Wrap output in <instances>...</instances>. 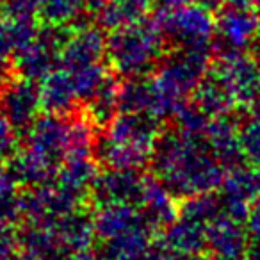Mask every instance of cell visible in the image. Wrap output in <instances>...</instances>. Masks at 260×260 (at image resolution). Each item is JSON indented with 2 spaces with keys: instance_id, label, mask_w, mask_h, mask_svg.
Listing matches in <instances>:
<instances>
[{
  "instance_id": "obj_1",
  "label": "cell",
  "mask_w": 260,
  "mask_h": 260,
  "mask_svg": "<svg viewBox=\"0 0 260 260\" xmlns=\"http://www.w3.org/2000/svg\"><path fill=\"white\" fill-rule=\"evenodd\" d=\"M150 162L155 178L182 200L214 192L226 175V168L210 152L205 134H189L178 128L159 136Z\"/></svg>"
},
{
  "instance_id": "obj_2",
  "label": "cell",
  "mask_w": 260,
  "mask_h": 260,
  "mask_svg": "<svg viewBox=\"0 0 260 260\" xmlns=\"http://www.w3.org/2000/svg\"><path fill=\"white\" fill-rule=\"evenodd\" d=\"M160 119L143 112L114 116L109 128L94 143V157L105 168L139 170L152 159L153 146L160 136Z\"/></svg>"
},
{
  "instance_id": "obj_3",
  "label": "cell",
  "mask_w": 260,
  "mask_h": 260,
  "mask_svg": "<svg viewBox=\"0 0 260 260\" xmlns=\"http://www.w3.org/2000/svg\"><path fill=\"white\" fill-rule=\"evenodd\" d=\"M166 36L157 20H143L121 29L111 30L107 38V61L116 73L126 77H145L160 64Z\"/></svg>"
},
{
  "instance_id": "obj_4",
  "label": "cell",
  "mask_w": 260,
  "mask_h": 260,
  "mask_svg": "<svg viewBox=\"0 0 260 260\" xmlns=\"http://www.w3.org/2000/svg\"><path fill=\"white\" fill-rule=\"evenodd\" d=\"M210 70V48H182L164 54L153 77L164 96L177 107L196 89ZM173 111V112H175Z\"/></svg>"
},
{
  "instance_id": "obj_5",
  "label": "cell",
  "mask_w": 260,
  "mask_h": 260,
  "mask_svg": "<svg viewBox=\"0 0 260 260\" xmlns=\"http://www.w3.org/2000/svg\"><path fill=\"white\" fill-rule=\"evenodd\" d=\"M155 20L166 40L182 48H210L216 38V16L205 4L185 2L162 8Z\"/></svg>"
},
{
  "instance_id": "obj_6",
  "label": "cell",
  "mask_w": 260,
  "mask_h": 260,
  "mask_svg": "<svg viewBox=\"0 0 260 260\" xmlns=\"http://www.w3.org/2000/svg\"><path fill=\"white\" fill-rule=\"evenodd\" d=\"M68 34L70 30L62 27L47 25V23L40 27L36 38L15 54L13 64L18 77L27 80H41L57 66H61L62 47Z\"/></svg>"
},
{
  "instance_id": "obj_7",
  "label": "cell",
  "mask_w": 260,
  "mask_h": 260,
  "mask_svg": "<svg viewBox=\"0 0 260 260\" xmlns=\"http://www.w3.org/2000/svg\"><path fill=\"white\" fill-rule=\"evenodd\" d=\"M210 72L226 84L237 104L248 105L249 100L260 93V66L248 52H219L217 59L210 64Z\"/></svg>"
},
{
  "instance_id": "obj_8",
  "label": "cell",
  "mask_w": 260,
  "mask_h": 260,
  "mask_svg": "<svg viewBox=\"0 0 260 260\" xmlns=\"http://www.w3.org/2000/svg\"><path fill=\"white\" fill-rule=\"evenodd\" d=\"M223 214L239 221H246L251 207L260 202V168L251 164L235 166L224 175L221 184Z\"/></svg>"
},
{
  "instance_id": "obj_9",
  "label": "cell",
  "mask_w": 260,
  "mask_h": 260,
  "mask_svg": "<svg viewBox=\"0 0 260 260\" xmlns=\"http://www.w3.org/2000/svg\"><path fill=\"white\" fill-rule=\"evenodd\" d=\"M41 109L40 87L34 86V80L18 77L0 86V114L16 132H27L40 118Z\"/></svg>"
},
{
  "instance_id": "obj_10",
  "label": "cell",
  "mask_w": 260,
  "mask_h": 260,
  "mask_svg": "<svg viewBox=\"0 0 260 260\" xmlns=\"http://www.w3.org/2000/svg\"><path fill=\"white\" fill-rule=\"evenodd\" d=\"M145 180L138 170H118L107 168L105 173L96 175L91 187L89 198L96 207L109 205H134L141 202Z\"/></svg>"
},
{
  "instance_id": "obj_11",
  "label": "cell",
  "mask_w": 260,
  "mask_h": 260,
  "mask_svg": "<svg viewBox=\"0 0 260 260\" xmlns=\"http://www.w3.org/2000/svg\"><path fill=\"white\" fill-rule=\"evenodd\" d=\"M258 15L255 9L226 6L216 16V38L221 52H246L253 47L258 32Z\"/></svg>"
},
{
  "instance_id": "obj_12",
  "label": "cell",
  "mask_w": 260,
  "mask_h": 260,
  "mask_svg": "<svg viewBox=\"0 0 260 260\" xmlns=\"http://www.w3.org/2000/svg\"><path fill=\"white\" fill-rule=\"evenodd\" d=\"M119 111L143 112L153 118L173 116L175 107L164 96L155 79L148 77H130L125 84H119Z\"/></svg>"
},
{
  "instance_id": "obj_13",
  "label": "cell",
  "mask_w": 260,
  "mask_h": 260,
  "mask_svg": "<svg viewBox=\"0 0 260 260\" xmlns=\"http://www.w3.org/2000/svg\"><path fill=\"white\" fill-rule=\"evenodd\" d=\"M249 244L246 224L226 214H219L207 228V255L210 260L244 258Z\"/></svg>"
},
{
  "instance_id": "obj_14",
  "label": "cell",
  "mask_w": 260,
  "mask_h": 260,
  "mask_svg": "<svg viewBox=\"0 0 260 260\" xmlns=\"http://www.w3.org/2000/svg\"><path fill=\"white\" fill-rule=\"evenodd\" d=\"M104 55H107V40L102 32V27L80 25L70 30L66 38L61 66H64L66 70L84 68L102 62Z\"/></svg>"
},
{
  "instance_id": "obj_15",
  "label": "cell",
  "mask_w": 260,
  "mask_h": 260,
  "mask_svg": "<svg viewBox=\"0 0 260 260\" xmlns=\"http://www.w3.org/2000/svg\"><path fill=\"white\" fill-rule=\"evenodd\" d=\"M153 232L150 224H143L112 237L96 239L93 260H143L152 246Z\"/></svg>"
},
{
  "instance_id": "obj_16",
  "label": "cell",
  "mask_w": 260,
  "mask_h": 260,
  "mask_svg": "<svg viewBox=\"0 0 260 260\" xmlns=\"http://www.w3.org/2000/svg\"><path fill=\"white\" fill-rule=\"evenodd\" d=\"M239 121L232 114L212 118L205 130V139L210 152L226 170L244 164L241 139H239Z\"/></svg>"
},
{
  "instance_id": "obj_17",
  "label": "cell",
  "mask_w": 260,
  "mask_h": 260,
  "mask_svg": "<svg viewBox=\"0 0 260 260\" xmlns=\"http://www.w3.org/2000/svg\"><path fill=\"white\" fill-rule=\"evenodd\" d=\"M96 175L89 150H72L59 166L54 182L79 202L89 196Z\"/></svg>"
},
{
  "instance_id": "obj_18",
  "label": "cell",
  "mask_w": 260,
  "mask_h": 260,
  "mask_svg": "<svg viewBox=\"0 0 260 260\" xmlns=\"http://www.w3.org/2000/svg\"><path fill=\"white\" fill-rule=\"evenodd\" d=\"M40 96L43 111L57 116H64L72 112V109L75 107L77 100H79L72 75L62 66H57L54 72H50L47 77L41 79Z\"/></svg>"
},
{
  "instance_id": "obj_19",
  "label": "cell",
  "mask_w": 260,
  "mask_h": 260,
  "mask_svg": "<svg viewBox=\"0 0 260 260\" xmlns=\"http://www.w3.org/2000/svg\"><path fill=\"white\" fill-rule=\"evenodd\" d=\"M175 198L177 196L159 178H146L145 180V189H143L141 202L138 207H141L143 216L152 224L153 230L166 228L171 221L177 219L178 205Z\"/></svg>"
},
{
  "instance_id": "obj_20",
  "label": "cell",
  "mask_w": 260,
  "mask_h": 260,
  "mask_svg": "<svg viewBox=\"0 0 260 260\" xmlns=\"http://www.w3.org/2000/svg\"><path fill=\"white\" fill-rule=\"evenodd\" d=\"M153 0H100L94 8L98 27L116 30L146 20Z\"/></svg>"
},
{
  "instance_id": "obj_21",
  "label": "cell",
  "mask_w": 260,
  "mask_h": 260,
  "mask_svg": "<svg viewBox=\"0 0 260 260\" xmlns=\"http://www.w3.org/2000/svg\"><path fill=\"white\" fill-rule=\"evenodd\" d=\"M191 100L209 116L210 119L217 118V116L232 114L237 105V100L234 98V94L230 93V89L226 87V84L209 70L207 75L200 80V84L196 86V89L192 91Z\"/></svg>"
},
{
  "instance_id": "obj_22",
  "label": "cell",
  "mask_w": 260,
  "mask_h": 260,
  "mask_svg": "<svg viewBox=\"0 0 260 260\" xmlns=\"http://www.w3.org/2000/svg\"><path fill=\"white\" fill-rule=\"evenodd\" d=\"M207 228L209 226L203 223L177 216V219L164 228L160 241L175 251L207 255Z\"/></svg>"
},
{
  "instance_id": "obj_23",
  "label": "cell",
  "mask_w": 260,
  "mask_h": 260,
  "mask_svg": "<svg viewBox=\"0 0 260 260\" xmlns=\"http://www.w3.org/2000/svg\"><path fill=\"white\" fill-rule=\"evenodd\" d=\"M87 8L86 0H45L40 16L47 25L68 29L80 22Z\"/></svg>"
},
{
  "instance_id": "obj_24",
  "label": "cell",
  "mask_w": 260,
  "mask_h": 260,
  "mask_svg": "<svg viewBox=\"0 0 260 260\" xmlns=\"http://www.w3.org/2000/svg\"><path fill=\"white\" fill-rule=\"evenodd\" d=\"M239 139H241L244 162L260 168V121L251 116L239 121Z\"/></svg>"
},
{
  "instance_id": "obj_25",
  "label": "cell",
  "mask_w": 260,
  "mask_h": 260,
  "mask_svg": "<svg viewBox=\"0 0 260 260\" xmlns=\"http://www.w3.org/2000/svg\"><path fill=\"white\" fill-rule=\"evenodd\" d=\"M16 134L18 132L13 128L11 123L0 114V164L11 159L16 150H18V146H16Z\"/></svg>"
},
{
  "instance_id": "obj_26",
  "label": "cell",
  "mask_w": 260,
  "mask_h": 260,
  "mask_svg": "<svg viewBox=\"0 0 260 260\" xmlns=\"http://www.w3.org/2000/svg\"><path fill=\"white\" fill-rule=\"evenodd\" d=\"M15 43H13L8 22H0V79L4 77L8 66L15 59Z\"/></svg>"
},
{
  "instance_id": "obj_27",
  "label": "cell",
  "mask_w": 260,
  "mask_h": 260,
  "mask_svg": "<svg viewBox=\"0 0 260 260\" xmlns=\"http://www.w3.org/2000/svg\"><path fill=\"white\" fill-rule=\"evenodd\" d=\"M45 0H8L6 11L9 16H34L41 11Z\"/></svg>"
},
{
  "instance_id": "obj_28",
  "label": "cell",
  "mask_w": 260,
  "mask_h": 260,
  "mask_svg": "<svg viewBox=\"0 0 260 260\" xmlns=\"http://www.w3.org/2000/svg\"><path fill=\"white\" fill-rule=\"evenodd\" d=\"M16 246H18V232H15V226L0 224V260L15 255Z\"/></svg>"
},
{
  "instance_id": "obj_29",
  "label": "cell",
  "mask_w": 260,
  "mask_h": 260,
  "mask_svg": "<svg viewBox=\"0 0 260 260\" xmlns=\"http://www.w3.org/2000/svg\"><path fill=\"white\" fill-rule=\"evenodd\" d=\"M246 230L249 235V242L251 244H260V202H256L251 207L248 217H246Z\"/></svg>"
},
{
  "instance_id": "obj_30",
  "label": "cell",
  "mask_w": 260,
  "mask_h": 260,
  "mask_svg": "<svg viewBox=\"0 0 260 260\" xmlns=\"http://www.w3.org/2000/svg\"><path fill=\"white\" fill-rule=\"evenodd\" d=\"M16 185L18 182L15 180L13 173L9 171V168L0 166V198H6V196H15L16 194Z\"/></svg>"
},
{
  "instance_id": "obj_31",
  "label": "cell",
  "mask_w": 260,
  "mask_h": 260,
  "mask_svg": "<svg viewBox=\"0 0 260 260\" xmlns=\"http://www.w3.org/2000/svg\"><path fill=\"white\" fill-rule=\"evenodd\" d=\"M248 107V114L251 116L253 119L260 121V93H256L255 96L249 100V104L246 105Z\"/></svg>"
},
{
  "instance_id": "obj_32",
  "label": "cell",
  "mask_w": 260,
  "mask_h": 260,
  "mask_svg": "<svg viewBox=\"0 0 260 260\" xmlns=\"http://www.w3.org/2000/svg\"><path fill=\"white\" fill-rule=\"evenodd\" d=\"M160 4L164 8H173V6H178V4H185V2H196V4H205V6H210L217 0H159Z\"/></svg>"
},
{
  "instance_id": "obj_33",
  "label": "cell",
  "mask_w": 260,
  "mask_h": 260,
  "mask_svg": "<svg viewBox=\"0 0 260 260\" xmlns=\"http://www.w3.org/2000/svg\"><path fill=\"white\" fill-rule=\"evenodd\" d=\"M244 260H260V244H249Z\"/></svg>"
},
{
  "instance_id": "obj_34",
  "label": "cell",
  "mask_w": 260,
  "mask_h": 260,
  "mask_svg": "<svg viewBox=\"0 0 260 260\" xmlns=\"http://www.w3.org/2000/svg\"><path fill=\"white\" fill-rule=\"evenodd\" d=\"M226 6H237V8H249L253 6V0H221Z\"/></svg>"
},
{
  "instance_id": "obj_35",
  "label": "cell",
  "mask_w": 260,
  "mask_h": 260,
  "mask_svg": "<svg viewBox=\"0 0 260 260\" xmlns=\"http://www.w3.org/2000/svg\"><path fill=\"white\" fill-rule=\"evenodd\" d=\"M253 57L256 59V62L260 66V27H258V32H256L255 43H253Z\"/></svg>"
},
{
  "instance_id": "obj_36",
  "label": "cell",
  "mask_w": 260,
  "mask_h": 260,
  "mask_svg": "<svg viewBox=\"0 0 260 260\" xmlns=\"http://www.w3.org/2000/svg\"><path fill=\"white\" fill-rule=\"evenodd\" d=\"M253 9L256 11V15H260V0H253Z\"/></svg>"
},
{
  "instance_id": "obj_37",
  "label": "cell",
  "mask_w": 260,
  "mask_h": 260,
  "mask_svg": "<svg viewBox=\"0 0 260 260\" xmlns=\"http://www.w3.org/2000/svg\"><path fill=\"white\" fill-rule=\"evenodd\" d=\"M6 6H8V0H0V15L6 11Z\"/></svg>"
},
{
  "instance_id": "obj_38",
  "label": "cell",
  "mask_w": 260,
  "mask_h": 260,
  "mask_svg": "<svg viewBox=\"0 0 260 260\" xmlns=\"http://www.w3.org/2000/svg\"><path fill=\"white\" fill-rule=\"evenodd\" d=\"M86 2H87V6H89V8H96V4H98V2H100V0H86Z\"/></svg>"
},
{
  "instance_id": "obj_39",
  "label": "cell",
  "mask_w": 260,
  "mask_h": 260,
  "mask_svg": "<svg viewBox=\"0 0 260 260\" xmlns=\"http://www.w3.org/2000/svg\"><path fill=\"white\" fill-rule=\"evenodd\" d=\"M6 260H23V256L20 258V256H15V255H13V256H9V258H6Z\"/></svg>"
},
{
  "instance_id": "obj_40",
  "label": "cell",
  "mask_w": 260,
  "mask_h": 260,
  "mask_svg": "<svg viewBox=\"0 0 260 260\" xmlns=\"http://www.w3.org/2000/svg\"><path fill=\"white\" fill-rule=\"evenodd\" d=\"M235 260H244V258H235Z\"/></svg>"
}]
</instances>
